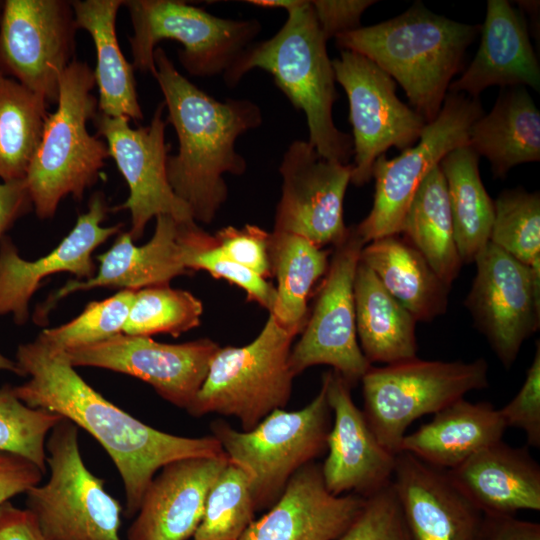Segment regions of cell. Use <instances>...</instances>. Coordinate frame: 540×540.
Returning <instances> with one entry per match:
<instances>
[{"label":"cell","mask_w":540,"mask_h":540,"mask_svg":"<svg viewBox=\"0 0 540 540\" xmlns=\"http://www.w3.org/2000/svg\"><path fill=\"white\" fill-rule=\"evenodd\" d=\"M0 540H46L28 509H20L10 501L0 505Z\"/></svg>","instance_id":"obj_49"},{"label":"cell","mask_w":540,"mask_h":540,"mask_svg":"<svg viewBox=\"0 0 540 540\" xmlns=\"http://www.w3.org/2000/svg\"><path fill=\"white\" fill-rule=\"evenodd\" d=\"M202 313V302L189 291L169 285L147 287L135 291L122 333L177 337L199 326Z\"/></svg>","instance_id":"obj_36"},{"label":"cell","mask_w":540,"mask_h":540,"mask_svg":"<svg viewBox=\"0 0 540 540\" xmlns=\"http://www.w3.org/2000/svg\"><path fill=\"white\" fill-rule=\"evenodd\" d=\"M50 477L25 492L46 540H121L122 506L84 464L78 426L63 418L46 440Z\"/></svg>","instance_id":"obj_9"},{"label":"cell","mask_w":540,"mask_h":540,"mask_svg":"<svg viewBox=\"0 0 540 540\" xmlns=\"http://www.w3.org/2000/svg\"><path fill=\"white\" fill-rule=\"evenodd\" d=\"M134 290H121L101 301L90 302L76 318L44 329L37 337L47 345L68 350L104 341L123 332Z\"/></svg>","instance_id":"obj_41"},{"label":"cell","mask_w":540,"mask_h":540,"mask_svg":"<svg viewBox=\"0 0 540 540\" xmlns=\"http://www.w3.org/2000/svg\"><path fill=\"white\" fill-rule=\"evenodd\" d=\"M337 540H411L392 480L365 498L357 517Z\"/></svg>","instance_id":"obj_42"},{"label":"cell","mask_w":540,"mask_h":540,"mask_svg":"<svg viewBox=\"0 0 540 540\" xmlns=\"http://www.w3.org/2000/svg\"><path fill=\"white\" fill-rule=\"evenodd\" d=\"M478 161L479 156L466 145L449 152L439 163L462 263L474 262L490 242L494 220V202L482 183Z\"/></svg>","instance_id":"obj_32"},{"label":"cell","mask_w":540,"mask_h":540,"mask_svg":"<svg viewBox=\"0 0 540 540\" xmlns=\"http://www.w3.org/2000/svg\"><path fill=\"white\" fill-rule=\"evenodd\" d=\"M294 337L269 314L249 344L219 347L186 411L194 417L210 413L235 417L242 431H250L271 412L283 409L294 378L288 363Z\"/></svg>","instance_id":"obj_6"},{"label":"cell","mask_w":540,"mask_h":540,"mask_svg":"<svg viewBox=\"0 0 540 540\" xmlns=\"http://www.w3.org/2000/svg\"><path fill=\"white\" fill-rule=\"evenodd\" d=\"M222 253L233 262L263 279L272 277L269 257L270 233L247 224L241 228L227 226L214 235Z\"/></svg>","instance_id":"obj_43"},{"label":"cell","mask_w":540,"mask_h":540,"mask_svg":"<svg viewBox=\"0 0 540 540\" xmlns=\"http://www.w3.org/2000/svg\"><path fill=\"white\" fill-rule=\"evenodd\" d=\"M64 417L46 409L32 408L14 393L13 386L0 387V452H9L32 461L47 472L46 440Z\"/></svg>","instance_id":"obj_40"},{"label":"cell","mask_w":540,"mask_h":540,"mask_svg":"<svg viewBox=\"0 0 540 540\" xmlns=\"http://www.w3.org/2000/svg\"><path fill=\"white\" fill-rule=\"evenodd\" d=\"M498 410L506 427L520 428L524 431L529 446L540 447L539 341L522 387L508 404Z\"/></svg>","instance_id":"obj_44"},{"label":"cell","mask_w":540,"mask_h":540,"mask_svg":"<svg viewBox=\"0 0 540 540\" xmlns=\"http://www.w3.org/2000/svg\"><path fill=\"white\" fill-rule=\"evenodd\" d=\"M32 209L25 179L0 181V240L18 219Z\"/></svg>","instance_id":"obj_48"},{"label":"cell","mask_w":540,"mask_h":540,"mask_svg":"<svg viewBox=\"0 0 540 540\" xmlns=\"http://www.w3.org/2000/svg\"><path fill=\"white\" fill-rule=\"evenodd\" d=\"M390 235L363 246L360 262L416 319L431 321L444 314L450 286L404 237Z\"/></svg>","instance_id":"obj_29"},{"label":"cell","mask_w":540,"mask_h":540,"mask_svg":"<svg viewBox=\"0 0 540 540\" xmlns=\"http://www.w3.org/2000/svg\"><path fill=\"white\" fill-rule=\"evenodd\" d=\"M310 2L327 40L361 27L360 20L364 11L375 4L374 0H313Z\"/></svg>","instance_id":"obj_45"},{"label":"cell","mask_w":540,"mask_h":540,"mask_svg":"<svg viewBox=\"0 0 540 540\" xmlns=\"http://www.w3.org/2000/svg\"><path fill=\"white\" fill-rule=\"evenodd\" d=\"M477 53L448 93L478 98L491 86L540 89V66L522 12L506 0H489Z\"/></svg>","instance_id":"obj_25"},{"label":"cell","mask_w":540,"mask_h":540,"mask_svg":"<svg viewBox=\"0 0 540 540\" xmlns=\"http://www.w3.org/2000/svg\"><path fill=\"white\" fill-rule=\"evenodd\" d=\"M71 3L78 29L86 30L95 46L98 111L110 117L142 120L134 67L124 57L116 34V18L124 1L76 0Z\"/></svg>","instance_id":"obj_31"},{"label":"cell","mask_w":540,"mask_h":540,"mask_svg":"<svg viewBox=\"0 0 540 540\" xmlns=\"http://www.w3.org/2000/svg\"><path fill=\"white\" fill-rule=\"evenodd\" d=\"M392 484L411 540H477L484 514L446 470L399 452Z\"/></svg>","instance_id":"obj_21"},{"label":"cell","mask_w":540,"mask_h":540,"mask_svg":"<svg viewBox=\"0 0 540 540\" xmlns=\"http://www.w3.org/2000/svg\"><path fill=\"white\" fill-rule=\"evenodd\" d=\"M401 233L439 278L451 286L463 263L455 243L446 182L439 165L415 193Z\"/></svg>","instance_id":"obj_34"},{"label":"cell","mask_w":540,"mask_h":540,"mask_svg":"<svg viewBox=\"0 0 540 540\" xmlns=\"http://www.w3.org/2000/svg\"><path fill=\"white\" fill-rule=\"evenodd\" d=\"M322 384L334 415L328 455L321 464L325 486L336 496L354 493L366 498L391 482L396 455L377 440L352 399V386L338 372H325Z\"/></svg>","instance_id":"obj_20"},{"label":"cell","mask_w":540,"mask_h":540,"mask_svg":"<svg viewBox=\"0 0 540 540\" xmlns=\"http://www.w3.org/2000/svg\"><path fill=\"white\" fill-rule=\"evenodd\" d=\"M353 292L356 333L366 359L388 365L416 358V319L360 261Z\"/></svg>","instance_id":"obj_30"},{"label":"cell","mask_w":540,"mask_h":540,"mask_svg":"<svg viewBox=\"0 0 540 540\" xmlns=\"http://www.w3.org/2000/svg\"><path fill=\"white\" fill-rule=\"evenodd\" d=\"M154 63L152 76L179 144L167 159L168 181L194 221L210 224L228 197L224 174L242 175L247 168L236 140L261 126L262 110L249 99L211 97L180 74L161 47L154 51Z\"/></svg>","instance_id":"obj_2"},{"label":"cell","mask_w":540,"mask_h":540,"mask_svg":"<svg viewBox=\"0 0 540 540\" xmlns=\"http://www.w3.org/2000/svg\"><path fill=\"white\" fill-rule=\"evenodd\" d=\"M331 415L321 384L316 397L302 409H276L250 431H238L222 420L211 423L212 436L229 461L248 476L256 511L269 509L290 477L327 450Z\"/></svg>","instance_id":"obj_7"},{"label":"cell","mask_w":540,"mask_h":540,"mask_svg":"<svg viewBox=\"0 0 540 540\" xmlns=\"http://www.w3.org/2000/svg\"><path fill=\"white\" fill-rule=\"evenodd\" d=\"M3 2L4 1H0V16H1V12H2Z\"/></svg>","instance_id":"obj_51"},{"label":"cell","mask_w":540,"mask_h":540,"mask_svg":"<svg viewBox=\"0 0 540 540\" xmlns=\"http://www.w3.org/2000/svg\"><path fill=\"white\" fill-rule=\"evenodd\" d=\"M15 362L22 376L29 377L13 386L23 403L70 420L105 449L123 482L127 518L136 515L146 488L163 466L184 458L226 455L212 435L169 434L123 411L82 379L64 351L38 337L18 346Z\"/></svg>","instance_id":"obj_1"},{"label":"cell","mask_w":540,"mask_h":540,"mask_svg":"<svg viewBox=\"0 0 540 540\" xmlns=\"http://www.w3.org/2000/svg\"><path fill=\"white\" fill-rule=\"evenodd\" d=\"M44 473L29 459L0 452V505L39 485Z\"/></svg>","instance_id":"obj_46"},{"label":"cell","mask_w":540,"mask_h":540,"mask_svg":"<svg viewBox=\"0 0 540 540\" xmlns=\"http://www.w3.org/2000/svg\"><path fill=\"white\" fill-rule=\"evenodd\" d=\"M353 165L324 159L305 140H294L283 155L279 172L281 198L274 232L304 237L315 246L341 243L349 232L343 203Z\"/></svg>","instance_id":"obj_18"},{"label":"cell","mask_w":540,"mask_h":540,"mask_svg":"<svg viewBox=\"0 0 540 540\" xmlns=\"http://www.w3.org/2000/svg\"><path fill=\"white\" fill-rule=\"evenodd\" d=\"M480 26L437 15L417 2L404 13L335 38L342 50L359 53L404 89L427 123L439 114L452 78L463 66Z\"/></svg>","instance_id":"obj_3"},{"label":"cell","mask_w":540,"mask_h":540,"mask_svg":"<svg viewBox=\"0 0 540 540\" xmlns=\"http://www.w3.org/2000/svg\"><path fill=\"white\" fill-rule=\"evenodd\" d=\"M107 212L104 194L94 193L88 210L78 217L69 234L50 253L32 261L22 258L12 239L3 236L0 240V316L12 314L17 325H24L29 319L30 300L49 275L68 272L79 279L92 277L96 272L93 252L121 228V224L101 225Z\"/></svg>","instance_id":"obj_19"},{"label":"cell","mask_w":540,"mask_h":540,"mask_svg":"<svg viewBox=\"0 0 540 540\" xmlns=\"http://www.w3.org/2000/svg\"><path fill=\"white\" fill-rule=\"evenodd\" d=\"M363 246L354 227L334 246L312 312L290 351L288 363L294 377L324 364L353 386L372 366L359 346L355 322L353 286Z\"/></svg>","instance_id":"obj_13"},{"label":"cell","mask_w":540,"mask_h":540,"mask_svg":"<svg viewBox=\"0 0 540 540\" xmlns=\"http://www.w3.org/2000/svg\"><path fill=\"white\" fill-rule=\"evenodd\" d=\"M364 502L354 493H330L321 464L313 461L290 477L279 499L238 540H337Z\"/></svg>","instance_id":"obj_22"},{"label":"cell","mask_w":540,"mask_h":540,"mask_svg":"<svg viewBox=\"0 0 540 540\" xmlns=\"http://www.w3.org/2000/svg\"><path fill=\"white\" fill-rule=\"evenodd\" d=\"M71 1L5 0L0 16V73L56 104L59 80L75 59Z\"/></svg>","instance_id":"obj_14"},{"label":"cell","mask_w":540,"mask_h":540,"mask_svg":"<svg viewBox=\"0 0 540 540\" xmlns=\"http://www.w3.org/2000/svg\"><path fill=\"white\" fill-rule=\"evenodd\" d=\"M363 414L380 444L400 452L406 429L426 414H435L473 390L488 386V364L411 360L370 367L361 378Z\"/></svg>","instance_id":"obj_10"},{"label":"cell","mask_w":540,"mask_h":540,"mask_svg":"<svg viewBox=\"0 0 540 540\" xmlns=\"http://www.w3.org/2000/svg\"><path fill=\"white\" fill-rule=\"evenodd\" d=\"M133 35L129 43L134 69L155 72L154 51L164 39L183 48L178 58L195 77L224 75L262 30L257 19L221 18L177 0H127Z\"/></svg>","instance_id":"obj_8"},{"label":"cell","mask_w":540,"mask_h":540,"mask_svg":"<svg viewBox=\"0 0 540 540\" xmlns=\"http://www.w3.org/2000/svg\"><path fill=\"white\" fill-rule=\"evenodd\" d=\"M218 348L208 338L166 344L149 336L120 333L64 353L74 368L98 367L136 377L150 384L164 400L187 410Z\"/></svg>","instance_id":"obj_17"},{"label":"cell","mask_w":540,"mask_h":540,"mask_svg":"<svg viewBox=\"0 0 540 540\" xmlns=\"http://www.w3.org/2000/svg\"><path fill=\"white\" fill-rule=\"evenodd\" d=\"M490 242L527 266L540 259L538 192L513 189L498 196Z\"/></svg>","instance_id":"obj_39"},{"label":"cell","mask_w":540,"mask_h":540,"mask_svg":"<svg viewBox=\"0 0 540 540\" xmlns=\"http://www.w3.org/2000/svg\"><path fill=\"white\" fill-rule=\"evenodd\" d=\"M161 102L147 126L132 128L127 117L97 112L92 119L97 134L105 139L109 155L129 188L127 200L113 210L131 214L128 231L133 241L142 237L152 218L169 215L178 222L194 221L190 208L172 190L167 177L170 145L165 140L167 121Z\"/></svg>","instance_id":"obj_16"},{"label":"cell","mask_w":540,"mask_h":540,"mask_svg":"<svg viewBox=\"0 0 540 540\" xmlns=\"http://www.w3.org/2000/svg\"><path fill=\"white\" fill-rule=\"evenodd\" d=\"M177 241L182 263L187 270L207 271L211 276L243 289L249 301L258 303L269 313L273 310L276 288L266 279L226 257L214 235L204 231L195 221L178 223Z\"/></svg>","instance_id":"obj_37"},{"label":"cell","mask_w":540,"mask_h":540,"mask_svg":"<svg viewBox=\"0 0 540 540\" xmlns=\"http://www.w3.org/2000/svg\"><path fill=\"white\" fill-rule=\"evenodd\" d=\"M328 252L296 234L270 233L269 257L277 279L276 302L269 313L294 336L309 317L307 301L312 287L326 274Z\"/></svg>","instance_id":"obj_33"},{"label":"cell","mask_w":540,"mask_h":540,"mask_svg":"<svg viewBox=\"0 0 540 540\" xmlns=\"http://www.w3.org/2000/svg\"><path fill=\"white\" fill-rule=\"evenodd\" d=\"M477 540H540V524L515 516L484 514Z\"/></svg>","instance_id":"obj_47"},{"label":"cell","mask_w":540,"mask_h":540,"mask_svg":"<svg viewBox=\"0 0 540 540\" xmlns=\"http://www.w3.org/2000/svg\"><path fill=\"white\" fill-rule=\"evenodd\" d=\"M1 370L10 371L18 376H22L15 360H11L0 352V371Z\"/></svg>","instance_id":"obj_50"},{"label":"cell","mask_w":540,"mask_h":540,"mask_svg":"<svg viewBox=\"0 0 540 540\" xmlns=\"http://www.w3.org/2000/svg\"><path fill=\"white\" fill-rule=\"evenodd\" d=\"M95 86L94 70L76 59L60 76L57 107L48 113L25 176L40 219L52 218L68 195L81 199L110 157L106 142L87 129L98 112Z\"/></svg>","instance_id":"obj_5"},{"label":"cell","mask_w":540,"mask_h":540,"mask_svg":"<svg viewBox=\"0 0 540 540\" xmlns=\"http://www.w3.org/2000/svg\"><path fill=\"white\" fill-rule=\"evenodd\" d=\"M335 79L349 102L354 163L351 183L372 179L376 159L389 148L401 151L417 143L427 122L396 95V82L367 57L341 50L332 60Z\"/></svg>","instance_id":"obj_12"},{"label":"cell","mask_w":540,"mask_h":540,"mask_svg":"<svg viewBox=\"0 0 540 540\" xmlns=\"http://www.w3.org/2000/svg\"><path fill=\"white\" fill-rule=\"evenodd\" d=\"M48 106L42 96L0 73V181L25 179Z\"/></svg>","instance_id":"obj_35"},{"label":"cell","mask_w":540,"mask_h":540,"mask_svg":"<svg viewBox=\"0 0 540 540\" xmlns=\"http://www.w3.org/2000/svg\"><path fill=\"white\" fill-rule=\"evenodd\" d=\"M227 455L192 457L163 466L146 488L127 540H188L198 528L208 493Z\"/></svg>","instance_id":"obj_23"},{"label":"cell","mask_w":540,"mask_h":540,"mask_svg":"<svg viewBox=\"0 0 540 540\" xmlns=\"http://www.w3.org/2000/svg\"><path fill=\"white\" fill-rule=\"evenodd\" d=\"M474 262L476 276L465 306L502 365L510 368L539 327L540 259L527 266L489 242Z\"/></svg>","instance_id":"obj_15"},{"label":"cell","mask_w":540,"mask_h":540,"mask_svg":"<svg viewBox=\"0 0 540 540\" xmlns=\"http://www.w3.org/2000/svg\"><path fill=\"white\" fill-rule=\"evenodd\" d=\"M468 146L488 159L497 178L540 160V112L525 87L501 91L492 110L471 125Z\"/></svg>","instance_id":"obj_28"},{"label":"cell","mask_w":540,"mask_h":540,"mask_svg":"<svg viewBox=\"0 0 540 540\" xmlns=\"http://www.w3.org/2000/svg\"><path fill=\"white\" fill-rule=\"evenodd\" d=\"M255 512L248 476L229 461L208 493L193 540H238L253 522Z\"/></svg>","instance_id":"obj_38"},{"label":"cell","mask_w":540,"mask_h":540,"mask_svg":"<svg viewBox=\"0 0 540 540\" xmlns=\"http://www.w3.org/2000/svg\"><path fill=\"white\" fill-rule=\"evenodd\" d=\"M446 471L483 514L515 516L520 510H540V466L527 447L500 440Z\"/></svg>","instance_id":"obj_26"},{"label":"cell","mask_w":540,"mask_h":540,"mask_svg":"<svg viewBox=\"0 0 540 540\" xmlns=\"http://www.w3.org/2000/svg\"><path fill=\"white\" fill-rule=\"evenodd\" d=\"M178 221L169 215L156 217L152 238L136 245L128 232L120 233L112 246L98 255L95 274L85 280H71L52 294L34 315L43 322L52 307L62 298L79 290L114 287L134 290L169 285L177 276L187 274L177 241Z\"/></svg>","instance_id":"obj_24"},{"label":"cell","mask_w":540,"mask_h":540,"mask_svg":"<svg viewBox=\"0 0 540 540\" xmlns=\"http://www.w3.org/2000/svg\"><path fill=\"white\" fill-rule=\"evenodd\" d=\"M506 428L492 404L461 398L435 413L417 431L405 435L400 452L450 470L482 448L502 440Z\"/></svg>","instance_id":"obj_27"},{"label":"cell","mask_w":540,"mask_h":540,"mask_svg":"<svg viewBox=\"0 0 540 540\" xmlns=\"http://www.w3.org/2000/svg\"><path fill=\"white\" fill-rule=\"evenodd\" d=\"M482 115L478 98L447 93L439 114L425 125L416 145L392 159L385 154L376 159L372 168L373 206L354 227L364 245L401 233L406 213L423 180L449 152L468 145L469 129Z\"/></svg>","instance_id":"obj_11"},{"label":"cell","mask_w":540,"mask_h":540,"mask_svg":"<svg viewBox=\"0 0 540 540\" xmlns=\"http://www.w3.org/2000/svg\"><path fill=\"white\" fill-rule=\"evenodd\" d=\"M326 43L311 2L301 0L287 12L277 33L252 43L223 78L228 87H234L253 69L270 73L293 107L304 112L308 142L317 153L324 159L349 164L354 155L353 141L333 121L338 93Z\"/></svg>","instance_id":"obj_4"}]
</instances>
